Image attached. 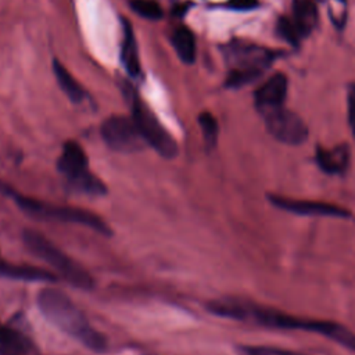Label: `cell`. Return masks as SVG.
Listing matches in <instances>:
<instances>
[{
  "mask_svg": "<svg viewBox=\"0 0 355 355\" xmlns=\"http://www.w3.org/2000/svg\"><path fill=\"white\" fill-rule=\"evenodd\" d=\"M129 100L132 118L137 129L140 130L146 144L150 146L162 158H175L178 155L179 148L173 136L168 132V129L159 122L157 115L137 94H130Z\"/></svg>",
  "mask_w": 355,
  "mask_h": 355,
  "instance_id": "cell-7",
  "label": "cell"
},
{
  "mask_svg": "<svg viewBox=\"0 0 355 355\" xmlns=\"http://www.w3.org/2000/svg\"><path fill=\"white\" fill-rule=\"evenodd\" d=\"M291 19L302 37L309 35L318 24V8L315 3L312 0H294Z\"/></svg>",
  "mask_w": 355,
  "mask_h": 355,
  "instance_id": "cell-16",
  "label": "cell"
},
{
  "mask_svg": "<svg viewBox=\"0 0 355 355\" xmlns=\"http://www.w3.org/2000/svg\"><path fill=\"white\" fill-rule=\"evenodd\" d=\"M0 355H39L33 340L19 327L0 323Z\"/></svg>",
  "mask_w": 355,
  "mask_h": 355,
  "instance_id": "cell-12",
  "label": "cell"
},
{
  "mask_svg": "<svg viewBox=\"0 0 355 355\" xmlns=\"http://www.w3.org/2000/svg\"><path fill=\"white\" fill-rule=\"evenodd\" d=\"M121 61L123 64L125 71L136 78L140 75V58L137 50V42L133 33V29L128 21H123V36H122V46H121Z\"/></svg>",
  "mask_w": 355,
  "mask_h": 355,
  "instance_id": "cell-15",
  "label": "cell"
},
{
  "mask_svg": "<svg viewBox=\"0 0 355 355\" xmlns=\"http://www.w3.org/2000/svg\"><path fill=\"white\" fill-rule=\"evenodd\" d=\"M36 302L42 315L58 330L90 351H105V337L92 326L82 309L64 291L55 287H43L36 295Z\"/></svg>",
  "mask_w": 355,
  "mask_h": 355,
  "instance_id": "cell-2",
  "label": "cell"
},
{
  "mask_svg": "<svg viewBox=\"0 0 355 355\" xmlns=\"http://www.w3.org/2000/svg\"><path fill=\"white\" fill-rule=\"evenodd\" d=\"M268 132L279 141L290 146H298L308 137V128L304 121L293 111L283 107L263 112Z\"/></svg>",
  "mask_w": 355,
  "mask_h": 355,
  "instance_id": "cell-9",
  "label": "cell"
},
{
  "mask_svg": "<svg viewBox=\"0 0 355 355\" xmlns=\"http://www.w3.org/2000/svg\"><path fill=\"white\" fill-rule=\"evenodd\" d=\"M348 125L355 137V85H351L348 89Z\"/></svg>",
  "mask_w": 355,
  "mask_h": 355,
  "instance_id": "cell-23",
  "label": "cell"
},
{
  "mask_svg": "<svg viewBox=\"0 0 355 355\" xmlns=\"http://www.w3.org/2000/svg\"><path fill=\"white\" fill-rule=\"evenodd\" d=\"M226 55L232 65L226 79V86L229 87H240L252 82L273 58V54L269 50L255 44L243 43L230 44Z\"/></svg>",
  "mask_w": 355,
  "mask_h": 355,
  "instance_id": "cell-6",
  "label": "cell"
},
{
  "mask_svg": "<svg viewBox=\"0 0 355 355\" xmlns=\"http://www.w3.org/2000/svg\"><path fill=\"white\" fill-rule=\"evenodd\" d=\"M104 143L114 151L132 154L141 151L147 144L132 116L112 115L100 128Z\"/></svg>",
  "mask_w": 355,
  "mask_h": 355,
  "instance_id": "cell-8",
  "label": "cell"
},
{
  "mask_svg": "<svg viewBox=\"0 0 355 355\" xmlns=\"http://www.w3.org/2000/svg\"><path fill=\"white\" fill-rule=\"evenodd\" d=\"M269 201L283 211L297 214V215H318V216H331V218H349L351 212L337 204L316 201V200H302L291 198L280 194H270Z\"/></svg>",
  "mask_w": 355,
  "mask_h": 355,
  "instance_id": "cell-10",
  "label": "cell"
},
{
  "mask_svg": "<svg viewBox=\"0 0 355 355\" xmlns=\"http://www.w3.org/2000/svg\"><path fill=\"white\" fill-rule=\"evenodd\" d=\"M316 162L319 168L330 175H337L345 172L349 162V150L345 144L337 146L334 148H316Z\"/></svg>",
  "mask_w": 355,
  "mask_h": 355,
  "instance_id": "cell-13",
  "label": "cell"
},
{
  "mask_svg": "<svg viewBox=\"0 0 355 355\" xmlns=\"http://www.w3.org/2000/svg\"><path fill=\"white\" fill-rule=\"evenodd\" d=\"M241 352L244 355H306V354L287 351V349H282V348L261 347V345H244V347H241Z\"/></svg>",
  "mask_w": 355,
  "mask_h": 355,
  "instance_id": "cell-22",
  "label": "cell"
},
{
  "mask_svg": "<svg viewBox=\"0 0 355 355\" xmlns=\"http://www.w3.org/2000/svg\"><path fill=\"white\" fill-rule=\"evenodd\" d=\"M205 306L211 313L220 318L234 319L240 322H251L265 327L301 330L320 334L355 352V333H352L345 326L331 320L300 318L236 297L215 298L208 301Z\"/></svg>",
  "mask_w": 355,
  "mask_h": 355,
  "instance_id": "cell-1",
  "label": "cell"
},
{
  "mask_svg": "<svg viewBox=\"0 0 355 355\" xmlns=\"http://www.w3.org/2000/svg\"><path fill=\"white\" fill-rule=\"evenodd\" d=\"M0 276L26 282H55L57 277L44 269L29 265H14L0 257Z\"/></svg>",
  "mask_w": 355,
  "mask_h": 355,
  "instance_id": "cell-14",
  "label": "cell"
},
{
  "mask_svg": "<svg viewBox=\"0 0 355 355\" xmlns=\"http://www.w3.org/2000/svg\"><path fill=\"white\" fill-rule=\"evenodd\" d=\"M53 69L55 79L61 87V90L65 93V96L72 101V103H82L85 100V90L79 85V82L72 76V73L65 68L62 62L58 60L53 61Z\"/></svg>",
  "mask_w": 355,
  "mask_h": 355,
  "instance_id": "cell-17",
  "label": "cell"
},
{
  "mask_svg": "<svg viewBox=\"0 0 355 355\" xmlns=\"http://www.w3.org/2000/svg\"><path fill=\"white\" fill-rule=\"evenodd\" d=\"M22 241L28 251L36 258L44 261L62 280L79 290H92L94 280L90 273L75 259L67 255L53 241L37 230L26 229L22 233Z\"/></svg>",
  "mask_w": 355,
  "mask_h": 355,
  "instance_id": "cell-4",
  "label": "cell"
},
{
  "mask_svg": "<svg viewBox=\"0 0 355 355\" xmlns=\"http://www.w3.org/2000/svg\"><path fill=\"white\" fill-rule=\"evenodd\" d=\"M258 6V0H229L227 7L237 11H248Z\"/></svg>",
  "mask_w": 355,
  "mask_h": 355,
  "instance_id": "cell-24",
  "label": "cell"
},
{
  "mask_svg": "<svg viewBox=\"0 0 355 355\" xmlns=\"http://www.w3.org/2000/svg\"><path fill=\"white\" fill-rule=\"evenodd\" d=\"M198 123H200L207 148L212 150L216 146L218 135H219V126H218L216 118L211 112L204 111L198 115Z\"/></svg>",
  "mask_w": 355,
  "mask_h": 355,
  "instance_id": "cell-19",
  "label": "cell"
},
{
  "mask_svg": "<svg viewBox=\"0 0 355 355\" xmlns=\"http://www.w3.org/2000/svg\"><path fill=\"white\" fill-rule=\"evenodd\" d=\"M286 96L287 78L283 73H275L255 92V105L263 114L282 107Z\"/></svg>",
  "mask_w": 355,
  "mask_h": 355,
  "instance_id": "cell-11",
  "label": "cell"
},
{
  "mask_svg": "<svg viewBox=\"0 0 355 355\" xmlns=\"http://www.w3.org/2000/svg\"><path fill=\"white\" fill-rule=\"evenodd\" d=\"M130 8L137 15L151 21H157L164 15L161 6L154 0H130Z\"/></svg>",
  "mask_w": 355,
  "mask_h": 355,
  "instance_id": "cell-20",
  "label": "cell"
},
{
  "mask_svg": "<svg viewBox=\"0 0 355 355\" xmlns=\"http://www.w3.org/2000/svg\"><path fill=\"white\" fill-rule=\"evenodd\" d=\"M57 168L71 190L90 197L107 194L105 183L90 172L89 158L79 143L73 140L64 143Z\"/></svg>",
  "mask_w": 355,
  "mask_h": 355,
  "instance_id": "cell-5",
  "label": "cell"
},
{
  "mask_svg": "<svg viewBox=\"0 0 355 355\" xmlns=\"http://www.w3.org/2000/svg\"><path fill=\"white\" fill-rule=\"evenodd\" d=\"M172 46L183 62H186V64L194 62V60H196V39H194L193 32L189 28L180 26L173 32Z\"/></svg>",
  "mask_w": 355,
  "mask_h": 355,
  "instance_id": "cell-18",
  "label": "cell"
},
{
  "mask_svg": "<svg viewBox=\"0 0 355 355\" xmlns=\"http://www.w3.org/2000/svg\"><path fill=\"white\" fill-rule=\"evenodd\" d=\"M277 32L279 35L288 43L297 46L301 40V35L295 26V24L293 22L291 18H287V17H280L279 21H277Z\"/></svg>",
  "mask_w": 355,
  "mask_h": 355,
  "instance_id": "cell-21",
  "label": "cell"
},
{
  "mask_svg": "<svg viewBox=\"0 0 355 355\" xmlns=\"http://www.w3.org/2000/svg\"><path fill=\"white\" fill-rule=\"evenodd\" d=\"M4 194L11 197L17 207L25 212L26 215L40 219V220H51V222H62V223H73V225H82L86 226L100 234L104 236H111L112 230L110 225L100 218L97 214L82 209V208H75V207H65V205H55L51 202H44L37 198L26 197L19 193H15L12 189L6 186L3 190Z\"/></svg>",
  "mask_w": 355,
  "mask_h": 355,
  "instance_id": "cell-3",
  "label": "cell"
}]
</instances>
